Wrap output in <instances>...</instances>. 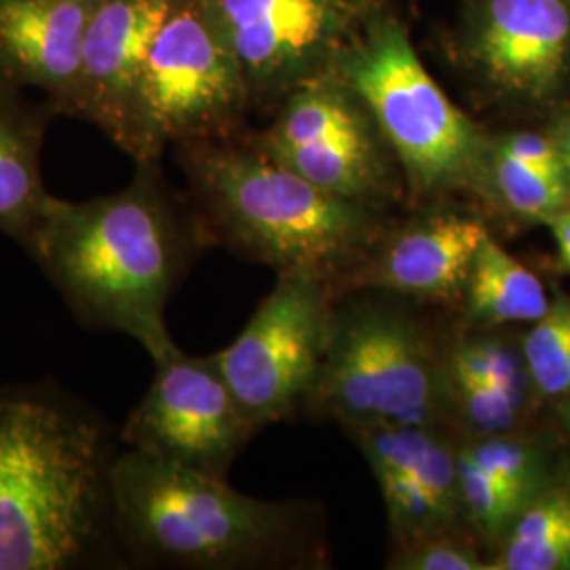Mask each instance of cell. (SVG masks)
<instances>
[{
    "mask_svg": "<svg viewBox=\"0 0 570 570\" xmlns=\"http://www.w3.org/2000/svg\"><path fill=\"white\" fill-rule=\"evenodd\" d=\"M117 440L49 381L0 387V570L127 567L112 520Z\"/></svg>",
    "mask_w": 570,
    "mask_h": 570,
    "instance_id": "1",
    "label": "cell"
},
{
    "mask_svg": "<svg viewBox=\"0 0 570 570\" xmlns=\"http://www.w3.org/2000/svg\"><path fill=\"white\" fill-rule=\"evenodd\" d=\"M205 244L197 216L165 188L159 164H138L117 193L53 197L28 254L81 326L121 332L155 362L178 346L165 308Z\"/></svg>",
    "mask_w": 570,
    "mask_h": 570,
    "instance_id": "2",
    "label": "cell"
},
{
    "mask_svg": "<svg viewBox=\"0 0 570 570\" xmlns=\"http://www.w3.org/2000/svg\"><path fill=\"white\" fill-rule=\"evenodd\" d=\"M112 520L125 562L164 569H292L324 562L315 515L301 501H265L226 478L119 452Z\"/></svg>",
    "mask_w": 570,
    "mask_h": 570,
    "instance_id": "3",
    "label": "cell"
},
{
    "mask_svg": "<svg viewBox=\"0 0 570 570\" xmlns=\"http://www.w3.org/2000/svg\"><path fill=\"white\" fill-rule=\"evenodd\" d=\"M207 244L277 273L306 271L338 292L383 237L385 209L336 197L252 142L178 144Z\"/></svg>",
    "mask_w": 570,
    "mask_h": 570,
    "instance_id": "4",
    "label": "cell"
},
{
    "mask_svg": "<svg viewBox=\"0 0 570 570\" xmlns=\"http://www.w3.org/2000/svg\"><path fill=\"white\" fill-rule=\"evenodd\" d=\"M336 298L326 360L306 406L348 431L364 428L454 429L450 332L419 303L379 289ZM459 435V433H456Z\"/></svg>",
    "mask_w": 570,
    "mask_h": 570,
    "instance_id": "5",
    "label": "cell"
},
{
    "mask_svg": "<svg viewBox=\"0 0 570 570\" xmlns=\"http://www.w3.org/2000/svg\"><path fill=\"white\" fill-rule=\"evenodd\" d=\"M330 75L366 104L416 199H487L490 138L433 81L400 21L372 11Z\"/></svg>",
    "mask_w": 570,
    "mask_h": 570,
    "instance_id": "6",
    "label": "cell"
},
{
    "mask_svg": "<svg viewBox=\"0 0 570 570\" xmlns=\"http://www.w3.org/2000/svg\"><path fill=\"white\" fill-rule=\"evenodd\" d=\"M252 104L244 72L204 0H180L144 63L138 164H159L167 144L233 138Z\"/></svg>",
    "mask_w": 570,
    "mask_h": 570,
    "instance_id": "7",
    "label": "cell"
},
{
    "mask_svg": "<svg viewBox=\"0 0 570 570\" xmlns=\"http://www.w3.org/2000/svg\"><path fill=\"white\" fill-rule=\"evenodd\" d=\"M336 298L322 275L277 273L239 336L212 355L256 431L306 406L326 360Z\"/></svg>",
    "mask_w": 570,
    "mask_h": 570,
    "instance_id": "8",
    "label": "cell"
},
{
    "mask_svg": "<svg viewBox=\"0 0 570 570\" xmlns=\"http://www.w3.org/2000/svg\"><path fill=\"white\" fill-rule=\"evenodd\" d=\"M252 142L348 202L387 209L402 193L400 165L383 131L366 104L332 75L285 96L275 122Z\"/></svg>",
    "mask_w": 570,
    "mask_h": 570,
    "instance_id": "9",
    "label": "cell"
},
{
    "mask_svg": "<svg viewBox=\"0 0 570 570\" xmlns=\"http://www.w3.org/2000/svg\"><path fill=\"white\" fill-rule=\"evenodd\" d=\"M239 61L252 102H277L332 66L374 11L372 0H204Z\"/></svg>",
    "mask_w": 570,
    "mask_h": 570,
    "instance_id": "10",
    "label": "cell"
},
{
    "mask_svg": "<svg viewBox=\"0 0 570 570\" xmlns=\"http://www.w3.org/2000/svg\"><path fill=\"white\" fill-rule=\"evenodd\" d=\"M153 364L150 387L122 423V446L226 478L256 429L214 357H193L176 346Z\"/></svg>",
    "mask_w": 570,
    "mask_h": 570,
    "instance_id": "11",
    "label": "cell"
},
{
    "mask_svg": "<svg viewBox=\"0 0 570 570\" xmlns=\"http://www.w3.org/2000/svg\"><path fill=\"white\" fill-rule=\"evenodd\" d=\"M461 53L501 100H556L570 87V0H475Z\"/></svg>",
    "mask_w": 570,
    "mask_h": 570,
    "instance_id": "12",
    "label": "cell"
},
{
    "mask_svg": "<svg viewBox=\"0 0 570 570\" xmlns=\"http://www.w3.org/2000/svg\"><path fill=\"white\" fill-rule=\"evenodd\" d=\"M484 216L452 199L425 204L391 223L336 294L379 289L419 305L461 306L469 271L489 235Z\"/></svg>",
    "mask_w": 570,
    "mask_h": 570,
    "instance_id": "13",
    "label": "cell"
},
{
    "mask_svg": "<svg viewBox=\"0 0 570 570\" xmlns=\"http://www.w3.org/2000/svg\"><path fill=\"white\" fill-rule=\"evenodd\" d=\"M348 435L381 490L391 548L469 529L459 484L461 438L452 429L391 425L355 429Z\"/></svg>",
    "mask_w": 570,
    "mask_h": 570,
    "instance_id": "14",
    "label": "cell"
},
{
    "mask_svg": "<svg viewBox=\"0 0 570 570\" xmlns=\"http://www.w3.org/2000/svg\"><path fill=\"white\" fill-rule=\"evenodd\" d=\"M180 0H98L82 42L77 115L138 159V96L144 63Z\"/></svg>",
    "mask_w": 570,
    "mask_h": 570,
    "instance_id": "15",
    "label": "cell"
},
{
    "mask_svg": "<svg viewBox=\"0 0 570 570\" xmlns=\"http://www.w3.org/2000/svg\"><path fill=\"white\" fill-rule=\"evenodd\" d=\"M91 11L81 0H0V81L39 89L75 117Z\"/></svg>",
    "mask_w": 570,
    "mask_h": 570,
    "instance_id": "16",
    "label": "cell"
},
{
    "mask_svg": "<svg viewBox=\"0 0 570 570\" xmlns=\"http://www.w3.org/2000/svg\"><path fill=\"white\" fill-rule=\"evenodd\" d=\"M558 459L550 440L527 428L461 440L459 484L463 513L489 558L520 511L550 480Z\"/></svg>",
    "mask_w": 570,
    "mask_h": 570,
    "instance_id": "17",
    "label": "cell"
},
{
    "mask_svg": "<svg viewBox=\"0 0 570 570\" xmlns=\"http://www.w3.org/2000/svg\"><path fill=\"white\" fill-rule=\"evenodd\" d=\"M58 110L30 104L0 81V233L26 252L35 244L53 195L42 180L45 134Z\"/></svg>",
    "mask_w": 570,
    "mask_h": 570,
    "instance_id": "18",
    "label": "cell"
},
{
    "mask_svg": "<svg viewBox=\"0 0 570 570\" xmlns=\"http://www.w3.org/2000/svg\"><path fill=\"white\" fill-rule=\"evenodd\" d=\"M550 306L543 282L492 233L484 237L469 271L461 301V326L508 327L532 324Z\"/></svg>",
    "mask_w": 570,
    "mask_h": 570,
    "instance_id": "19",
    "label": "cell"
},
{
    "mask_svg": "<svg viewBox=\"0 0 570 570\" xmlns=\"http://www.w3.org/2000/svg\"><path fill=\"white\" fill-rule=\"evenodd\" d=\"M490 570H570V456H560L490 556Z\"/></svg>",
    "mask_w": 570,
    "mask_h": 570,
    "instance_id": "20",
    "label": "cell"
},
{
    "mask_svg": "<svg viewBox=\"0 0 570 570\" xmlns=\"http://www.w3.org/2000/svg\"><path fill=\"white\" fill-rule=\"evenodd\" d=\"M484 202L522 220L546 223L553 214L569 209L570 178L539 171L490 142Z\"/></svg>",
    "mask_w": 570,
    "mask_h": 570,
    "instance_id": "21",
    "label": "cell"
},
{
    "mask_svg": "<svg viewBox=\"0 0 570 570\" xmlns=\"http://www.w3.org/2000/svg\"><path fill=\"white\" fill-rule=\"evenodd\" d=\"M530 389L539 402L570 395V294L553 289L548 311L522 336Z\"/></svg>",
    "mask_w": 570,
    "mask_h": 570,
    "instance_id": "22",
    "label": "cell"
},
{
    "mask_svg": "<svg viewBox=\"0 0 570 570\" xmlns=\"http://www.w3.org/2000/svg\"><path fill=\"white\" fill-rule=\"evenodd\" d=\"M449 379L454 429L461 440H478L527 428L530 404L537 402L532 393L494 387L450 374Z\"/></svg>",
    "mask_w": 570,
    "mask_h": 570,
    "instance_id": "23",
    "label": "cell"
},
{
    "mask_svg": "<svg viewBox=\"0 0 570 570\" xmlns=\"http://www.w3.org/2000/svg\"><path fill=\"white\" fill-rule=\"evenodd\" d=\"M391 570H490L489 551L471 529L444 530L393 546Z\"/></svg>",
    "mask_w": 570,
    "mask_h": 570,
    "instance_id": "24",
    "label": "cell"
},
{
    "mask_svg": "<svg viewBox=\"0 0 570 570\" xmlns=\"http://www.w3.org/2000/svg\"><path fill=\"white\" fill-rule=\"evenodd\" d=\"M494 148L510 155L513 159L530 165L539 171H546L551 176H567L570 178L564 161L551 140L550 134L530 131V129H518V131H505L497 138H490Z\"/></svg>",
    "mask_w": 570,
    "mask_h": 570,
    "instance_id": "25",
    "label": "cell"
},
{
    "mask_svg": "<svg viewBox=\"0 0 570 570\" xmlns=\"http://www.w3.org/2000/svg\"><path fill=\"white\" fill-rule=\"evenodd\" d=\"M543 225L550 226L556 242V266L564 273L570 266V207L553 214Z\"/></svg>",
    "mask_w": 570,
    "mask_h": 570,
    "instance_id": "26",
    "label": "cell"
},
{
    "mask_svg": "<svg viewBox=\"0 0 570 570\" xmlns=\"http://www.w3.org/2000/svg\"><path fill=\"white\" fill-rule=\"evenodd\" d=\"M548 134L556 144V148H558L570 176V106H567L562 112H558V117L553 119V125H551Z\"/></svg>",
    "mask_w": 570,
    "mask_h": 570,
    "instance_id": "27",
    "label": "cell"
},
{
    "mask_svg": "<svg viewBox=\"0 0 570 570\" xmlns=\"http://www.w3.org/2000/svg\"><path fill=\"white\" fill-rule=\"evenodd\" d=\"M553 410H556L558 425H560L562 431L570 438V395L569 397H564V400H558V402L553 404Z\"/></svg>",
    "mask_w": 570,
    "mask_h": 570,
    "instance_id": "28",
    "label": "cell"
},
{
    "mask_svg": "<svg viewBox=\"0 0 570 570\" xmlns=\"http://www.w3.org/2000/svg\"><path fill=\"white\" fill-rule=\"evenodd\" d=\"M81 2H91V4H96V2H98V0H81Z\"/></svg>",
    "mask_w": 570,
    "mask_h": 570,
    "instance_id": "29",
    "label": "cell"
},
{
    "mask_svg": "<svg viewBox=\"0 0 570 570\" xmlns=\"http://www.w3.org/2000/svg\"><path fill=\"white\" fill-rule=\"evenodd\" d=\"M564 273H569V275H570V266H569V268H567V271H564Z\"/></svg>",
    "mask_w": 570,
    "mask_h": 570,
    "instance_id": "30",
    "label": "cell"
}]
</instances>
